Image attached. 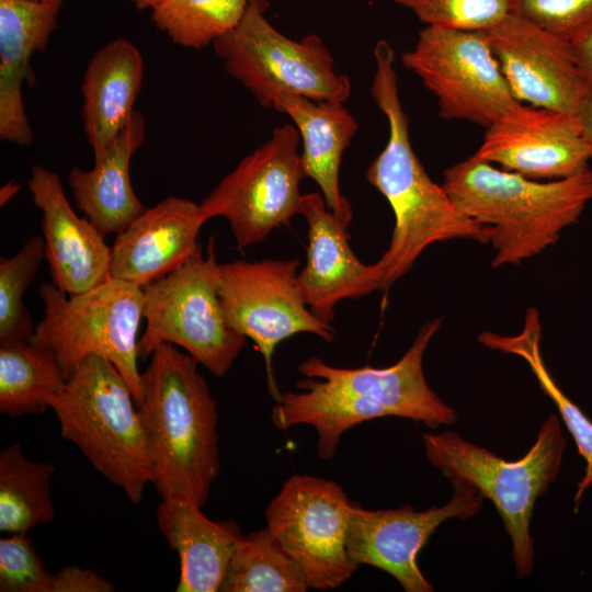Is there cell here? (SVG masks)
Instances as JSON below:
<instances>
[{
	"mask_svg": "<svg viewBox=\"0 0 592 592\" xmlns=\"http://www.w3.org/2000/svg\"><path fill=\"white\" fill-rule=\"evenodd\" d=\"M440 327V319L423 325L409 350L388 367L341 368L310 356L298 366L306 378L296 387L303 391L281 394L272 408L273 424L282 431L311 425L318 434V456L331 459L343 433L364 421L400 417L432 430L455 423L456 411L430 388L423 374L424 352Z\"/></svg>",
	"mask_w": 592,
	"mask_h": 592,
	"instance_id": "6da1fadb",
	"label": "cell"
},
{
	"mask_svg": "<svg viewBox=\"0 0 592 592\" xmlns=\"http://www.w3.org/2000/svg\"><path fill=\"white\" fill-rule=\"evenodd\" d=\"M374 57L371 93L387 118L389 133L365 180L387 200L395 217L389 246L376 262L383 276L380 289L386 291L411 270L428 246L452 239L488 243V237L486 228L464 215L442 185L432 181L413 151L398 93L394 48L380 39Z\"/></svg>",
	"mask_w": 592,
	"mask_h": 592,
	"instance_id": "7a4b0ae2",
	"label": "cell"
},
{
	"mask_svg": "<svg viewBox=\"0 0 592 592\" xmlns=\"http://www.w3.org/2000/svg\"><path fill=\"white\" fill-rule=\"evenodd\" d=\"M197 365L175 345L157 346L141 373L144 398L138 409L159 496L202 508L220 460L217 402Z\"/></svg>",
	"mask_w": 592,
	"mask_h": 592,
	"instance_id": "3957f363",
	"label": "cell"
},
{
	"mask_svg": "<svg viewBox=\"0 0 592 592\" xmlns=\"http://www.w3.org/2000/svg\"><path fill=\"white\" fill-rule=\"evenodd\" d=\"M441 185L464 215L486 228L496 251L492 267L519 264L555 244L592 201L590 168L540 182L475 155L445 169Z\"/></svg>",
	"mask_w": 592,
	"mask_h": 592,
	"instance_id": "277c9868",
	"label": "cell"
},
{
	"mask_svg": "<svg viewBox=\"0 0 592 592\" xmlns=\"http://www.w3.org/2000/svg\"><path fill=\"white\" fill-rule=\"evenodd\" d=\"M126 380L105 356L88 355L67 379L53 409L61 436L121 488L132 503L152 483V467L139 409Z\"/></svg>",
	"mask_w": 592,
	"mask_h": 592,
	"instance_id": "5b68a950",
	"label": "cell"
},
{
	"mask_svg": "<svg viewBox=\"0 0 592 592\" xmlns=\"http://www.w3.org/2000/svg\"><path fill=\"white\" fill-rule=\"evenodd\" d=\"M422 437L426 458L452 485L469 486L493 503L511 538L517 576L532 574L530 522L534 505L557 479L567 445L558 415L550 413L528 452L512 462L455 432L424 433Z\"/></svg>",
	"mask_w": 592,
	"mask_h": 592,
	"instance_id": "8992f818",
	"label": "cell"
},
{
	"mask_svg": "<svg viewBox=\"0 0 592 592\" xmlns=\"http://www.w3.org/2000/svg\"><path fill=\"white\" fill-rule=\"evenodd\" d=\"M38 295L44 317L29 342L52 349L67 379L88 355L105 356L126 380L138 407L144 398L137 363L144 289L109 278L71 296L54 283H44Z\"/></svg>",
	"mask_w": 592,
	"mask_h": 592,
	"instance_id": "52a82bcc",
	"label": "cell"
},
{
	"mask_svg": "<svg viewBox=\"0 0 592 592\" xmlns=\"http://www.w3.org/2000/svg\"><path fill=\"white\" fill-rule=\"evenodd\" d=\"M267 7V0H248L239 23L212 44L227 73L264 109H273L282 93L344 103L351 80L334 70L322 39L316 34L299 41L283 35L266 18Z\"/></svg>",
	"mask_w": 592,
	"mask_h": 592,
	"instance_id": "ba28073f",
	"label": "cell"
},
{
	"mask_svg": "<svg viewBox=\"0 0 592 592\" xmlns=\"http://www.w3.org/2000/svg\"><path fill=\"white\" fill-rule=\"evenodd\" d=\"M215 237L206 255L201 247L180 267L144 288L146 328L138 340L139 358L163 343L182 348L214 376L224 377L247 343L227 325L218 297Z\"/></svg>",
	"mask_w": 592,
	"mask_h": 592,
	"instance_id": "9c48e42d",
	"label": "cell"
},
{
	"mask_svg": "<svg viewBox=\"0 0 592 592\" xmlns=\"http://www.w3.org/2000/svg\"><path fill=\"white\" fill-rule=\"evenodd\" d=\"M436 98L439 115L488 127L517 102L486 31L426 25L401 57Z\"/></svg>",
	"mask_w": 592,
	"mask_h": 592,
	"instance_id": "30bf717a",
	"label": "cell"
},
{
	"mask_svg": "<svg viewBox=\"0 0 592 592\" xmlns=\"http://www.w3.org/2000/svg\"><path fill=\"white\" fill-rule=\"evenodd\" d=\"M299 143L295 125L275 127L201 202L206 220L224 217L229 221L238 249L263 241L299 214L304 179Z\"/></svg>",
	"mask_w": 592,
	"mask_h": 592,
	"instance_id": "8fae6325",
	"label": "cell"
},
{
	"mask_svg": "<svg viewBox=\"0 0 592 592\" xmlns=\"http://www.w3.org/2000/svg\"><path fill=\"white\" fill-rule=\"evenodd\" d=\"M300 261H232L219 263L218 297L229 328L251 339L265 363L270 395L281 392L273 375L276 345L297 333H311L326 342L335 330L319 320L305 304L296 284Z\"/></svg>",
	"mask_w": 592,
	"mask_h": 592,
	"instance_id": "7c38bea8",
	"label": "cell"
},
{
	"mask_svg": "<svg viewBox=\"0 0 592 592\" xmlns=\"http://www.w3.org/2000/svg\"><path fill=\"white\" fill-rule=\"evenodd\" d=\"M352 505L337 482L295 474L266 506V527L298 563L309 588H339L358 568L346 548Z\"/></svg>",
	"mask_w": 592,
	"mask_h": 592,
	"instance_id": "4fadbf2b",
	"label": "cell"
},
{
	"mask_svg": "<svg viewBox=\"0 0 592 592\" xmlns=\"http://www.w3.org/2000/svg\"><path fill=\"white\" fill-rule=\"evenodd\" d=\"M453 487L446 504L424 511L411 505L367 510L353 503L346 537L351 559L358 566L369 565L389 573L407 592L434 591L418 565L421 549L443 522L473 517L483 502L471 487Z\"/></svg>",
	"mask_w": 592,
	"mask_h": 592,
	"instance_id": "5bb4252c",
	"label": "cell"
},
{
	"mask_svg": "<svg viewBox=\"0 0 592 592\" xmlns=\"http://www.w3.org/2000/svg\"><path fill=\"white\" fill-rule=\"evenodd\" d=\"M486 32L517 102L577 114L590 86L570 43L512 13Z\"/></svg>",
	"mask_w": 592,
	"mask_h": 592,
	"instance_id": "9a60e30c",
	"label": "cell"
},
{
	"mask_svg": "<svg viewBox=\"0 0 592 592\" xmlns=\"http://www.w3.org/2000/svg\"><path fill=\"white\" fill-rule=\"evenodd\" d=\"M475 156L528 179H563L589 167L592 147L576 115L516 104L488 127Z\"/></svg>",
	"mask_w": 592,
	"mask_h": 592,
	"instance_id": "2e32d148",
	"label": "cell"
},
{
	"mask_svg": "<svg viewBox=\"0 0 592 592\" xmlns=\"http://www.w3.org/2000/svg\"><path fill=\"white\" fill-rule=\"evenodd\" d=\"M299 214L308 225L307 261L297 273L299 293L314 316L331 323L335 305L358 298L382 286L377 264H364L349 243L348 227L318 193L304 194Z\"/></svg>",
	"mask_w": 592,
	"mask_h": 592,
	"instance_id": "e0dca14e",
	"label": "cell"
},
{
	"mask_svg": "<svg viewBox=\"0 0 592 592\" xmlns=\"http://www.w3.org/2000/svg\"><path fill=\"white\" fill-rule=\"evenodd\" d=\"M27 186L43 213L41 227L52 283L71 296L107 281L111 247L87 217L75 213L59 175L35 164Z\"/></svg>",
	"mask_w": 592,
	"mask_h": 592,
	"instance_id": "ac0fdd59",
	"label": "cell"
},
{
	"mask_svg": "<svg viewBox=\"0 0 592 592\" xmlns=\"http://www.w3.org/2000/svg\"><path fill=\"white\" fill-rule=\"evenodd\" d=\"M205 221L200 204L164 197L116 235L111 247L110 278L143 289L161 280L201 247L197 238Z\"/></svg>",
	"mask_w": 592,
	"mask_h": 592,
	"instance_id": "d6986e66",
	"label": "cell"
},
{
	"mask_svg": "<svg viewBox=\"0 0 592 592\" xmlns=\"http://www.w3.org/2000/svg\"><path fill=\"white\" fill-rule=\"evenodd\" d=\"M64 0H0V138L19 146L33 141L22 89L34 84L31 59L46 49L58 27Z\"/></svg>",
	"mask_w": 592,
	"mask_h": 592,
	"instance_id": "ffe728a7",
	"label": "cell"
},
{
	"mask_svg": "<svg viewBox=\"0 0 592 592\" xmlns=\"http://www.w3.org/2000/svg\"><path fill=\"white\" fill-rule=\"evenodd\" d=\"M144 79L138 47L118 37L90 58L81 86V117L94 158L100 157L128 124Z\"/></svg>",
	"mask_w": 592,
	"mask_h": 592,
	"instance_id": "44dd1931",
	"label": "cell"
},
{
	"mask_svg": "<svg viewBox=\"0 0 592 592\" xmlns=\"http://www.w3.org/2000/svg\"><path fill=\"white\" fill-rule=\"evenodd\" d=\"M146 119L135 110L128 124L98 158L90 170L73 167L68 183L77 207L103 235L121 234L147 207L133 191L132 157L144 144Z\"/></svg>",
	"mask_w": 592,
	"mask_h": 592,
	"instance_id": "7402d4cb",
	"label": "cell"
},
{
	"mask_svg": "<svg viewBox=\"0 0 592 592\" xmlns=\"http://www.w3.org/2000/svg\"><path fill=\"white\" fill-rule=\"evenodd\" d=\"M273 109L291 117L299 132L304 178L318 184L327 207L350 226L353 210L341 194L339 172L342 155L358 128L355 117L343 103L287 93L275 98Z\"/></svg>",
	"mask_w": 592,
	"mask_h": 592,
	"instance_id": "603a6c76",
	"label": "cell"
},
{
	"mask_svg": "<svg viewBox=\"0 0 592 592\" xmlns=\"http://www.w3.org/2000/svg\"><path fill=\"white\" fill-rule=\"evenodd\" d=\"M159 531L180 558L178 592H217L242 536L235 521L214 522L201 506L184 499L161 500Z\"/></svg>",
	"mask_w": 592,
	"mask_h": 592,
	"instance_id": "cb8c5ba5",
	"label": "cell"
},
{
	"mask_svg": "<svg viewBox=\"0 0 592 592\" xmlns=\"http://www.w3.org/2000/svg\"><path fill=\"white\" fill-rule=\"evenodd\" d=\"M542 323L535 307L526 310L523 328L515 335H502L482 331L478 341L496 351L513 354L528 365L539 388L554 402L559 415L571 434L578 453L585 460L584 474L577 483L573 497L574 512H578L585 490L592 485V421L558 386L547 369L540 350Z\"/></svg>",
	"mask_w": 592,
	"mask_h": 592,
	"instance_id": "d4e9b609",
	"label": "cell"
},
{
	"mask_svg": "<svg viewBox=\"0 0 592 592\" xmlns=\"http://www.w3.org/2000/svg\"><path fill=\"white\" fill-rule=\"evenodd\" d=\"M67 385L52 349L30 342H0V413L41 414Z\"/></svg>",
	"mask_w": 592,
	"mask_h": 592,
	"instance_id": "484cf974",
	"label": "cell"
},
{
	"mask_svg": "<svg viewBox=\"0 0 592 592\" xmlns=\"http://www.w3.org/2000/svg\"><path fill=\"white\" fill-rule=\"evenodd\" d=\"M56 470L52 463L33 462L25 457L19 443L0 453V531L27 533L50 523L55 510L50 480Z\"/></svg>",
	"mask_w": 592,
	"mask_h": 592,
	"instance_id": "4316f807",
	"label": "cell"
},
{
	"mask_svg": "<svg viewBox=\"0 0 592 592\" xmlns=\"http://www.w3.org/2000/svg\"><path fill=\"white\" fill-rule=\"evenodd\" d=\"M307 579L267 527L242 535L231 556L220 592H305Z\"/></svg>",
	"mask_w": 592,
	"mask_h": 592,
	"instance_id": "83f0119b",
	"label": "cell"
},
{
	"mask_svg": "<svg viewBox=\"0 0 592 592\" xmlns=\"http://www.w3.org/2000/svg\"><path fill=\"white\" fill-rule=\"evenodd\" d=\"M248 0H161L151 21L172 43L201 49L235 27Z\"/></svg>",
	"mask_w": 592,
	"mask_h": 592,
	"instance_id": "f1b7e54d",
	"label": "cell"
},
{
	"mask_svg": "<svg viewBox=\"0 0 592 592\" xmlns=\"http://www.w3.org/2000/svg\"><path fill=\"white\" fill-rule=\"evenodd\" d=\"M45 259L44 238L31 236L11 258L0 259V342H29L35 327L24 295Z\"/></svg>",
	"mask_w": 592,
	"mask_h": 592,
	"instance_id": "f546056e",
	"label": "cell"
},
{
	"mask_svg": "<svg viewBox=\"0 0 592 592\" xmlns=\"http://www.w3.org/2000/svg\"><path fill=\"white\" fill-rule=\"evenodd\" d=\"M425 25L487 31L510 13L509 0H392Z\"/></svg>",
	"mask_w": 592,
	"mask_h": 592,
	"instance_id": "4dcf8cb0",
	"label": "cell"
},
{
	"mask_svg": "<svg viewBox=\"0 0 592 592\" xmlns=\"http://www.w3.org/2000/svg\"><path fill=\"white\" fill-rule=\"evenodd\" d=\"M510 13L570 43L592 30V0H509Z\"/></svg>",
	"mask_w": 592,
	"mask_h": 592,
	"instance_id": "1f68e13d",
	"label": "cell"
},
{
	"mask_svg": "<svg viewBox=\"0 0 592 592\" xmlns=\"http://www.w3.org/2000/svg\"><path fill=\"white\" fill-rule=\"evenodd\" d=\"M52 576L27 533L0 539L1 592H48Z\"/></svg>",
	"mask_w": 592,
	"mask_h": 592,
	"instance_id": "d6a6232c",
	"label": "cell"
},
{
	"mask_svg": "<svg viewBox=\"0 0 592 592\" xmlns=\"http://www.w3.org/2000/svg\"><path fill=\"white\" fill-rule=\"evenodd\" d=\"M114 585L98 572L71 565L52 576L48 592H112Z\"/></svg>",
	"mask_w": 592,
	"mask_h": 592,
	"instance_id": "836d02e7",
	"label": "cell"
},
{
	"mask_svg": "<svg viewBox=\"0 0 592 592\" xmlns=\"http://www.w3.org/2000/svg\"><path fill=\"white\" fill-rule=\"evenodd\" d=\"M571 46L583 77L592 86V30Z\"/></svg>",
	"mask_w": 592,
	"mask_h": 592,
	"instance_id": "e575fe53",
	"label": "cell"
},
{
	"mask_svg": "<svg viewBox=\"0 0 592 592\" xmlns=\"http://www.w3.org/2000/svg\"><path fill=\"white\" fill-rule=\"evenodd\" d=\"M584 138L592 147V86L589 87L576 114Z\"/></svg>",
	"mask_w": 592,
	"mask_h": 592,
	"instance_id": "d590c367",
	"label": "cell"
},
{
	"mask_svg": "<svg viewBox=\"0 0 592 592\" xmlns=\"http://www.w3.org/2000/svg\"><path fill=\"white\" fill-rule=\"evenodd\" d=\"M21 185L18 184L15 181H9L7 182L1 189H0V206L2 207L5 205L12 197L15 196V194L20 191Z\"/></svg>",
	"mask_w": 592,
	"mask_h": 592,
	"instance_id": "8d00e7d4",
	"label": "cell"
},
{
	"mask_svg": "<svg viewBox=\"0 0 592 592\" xmlns=\"http://www.w3.org/2000/svg\"><path fill=\"white\" fill-rule=\"evenodd\" d=\"M137 9L144 10V9H152L155 8L161 0H129Z\"/></svg>",
	"mask_w": 592,
	"mask_h": 592,
	"instance_id": "74e56055",
	"label": "cell"
}]
</instances>
